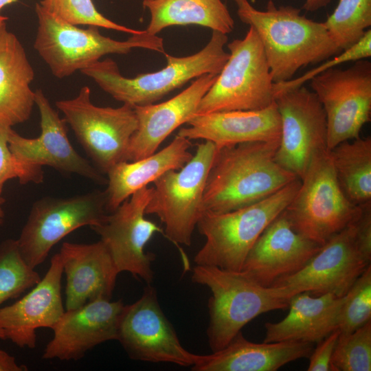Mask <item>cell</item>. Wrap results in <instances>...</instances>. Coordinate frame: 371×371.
Returning <instances> with one entry per match:
<instances>
[{"label": "cell", "mask_w": 371, "mask_h": 371, "mask_svg": "<svg viewBox=\"0 0 371 371\" xmlns=\"http://www.w3.org/2000/svg\"><path fill=\"white\" fill-rule=\"evenodd\" d=\"M300 12L291 5L278 7L272 0L263 11L251 4L238 8L240 20L253 27L260 37L274 83L289 80L300 68L342 52L323 23Z\"/></svg>", "instance_id": "cell-2"}, {"label": "cell", "mask_w": 371, "mask_h": 371, "mask_svg": "<svg viewBox=\"0 0 371 371\" xmlns=\"http://www.w3.org/2000/svg\"><path fill=\"white\" fill-rule=\"evenodd\" d=\"M332 0H306L302 9L313 12L326 7Z\"/></svg>", "instance_id": "cell-39"}, {"label": "cell", "mask_w": 371, "mask_h": 371, "mask_svg": "<svg viewBox=\"0 0 371 371\" xmlns=\"http://www.w3.org/2000/svg\"><path fill=\"white\" fill-rule=\"evenodd\" d=\"M117 340L134 360L192 367L201 357L181 345L151 284H147L136 302L124 305Z\"/></svg>", "instance_id": "cell-14"}, {"label": "cell", "mask_w": 371, "mask_h": 371, "mask_svg": "<svg viewBox=\"0 0 371 371\" xmlns=\"http://www.w3.org/2000/svg\"><path fill=\"white\" fill-rule=\"evenodd\" d=\"M192 146L191 140L177 135L168 146L150 156L115 165L106 173L107 212H113L133 194L167 171L181 169L193 156L189 150Z\"/></svg>", "instance_id": "cell-27"}, {"label": "cell", "mask_w": 371, "mask_h": 371, "mask_svg": "<svg viewBox=\"0 0 371 371\" xmlns=\"http://www.w3.org/2000/svg\"><path fill=\"white\" fill-rule=\"evenodd\" d=\"M279 142L216 147L203 192V211L224 213L249 206L298 179L276 162Z\"/></svg>", "instance_id": "cell-1"}, {"label": "cell", "mask_w": 371, "mask_h": 371, "mask_svg": "<svg viewBox=\"0 0 371 371\" xmlns=\"http://www.w3.org/2000/svg\"><path fill=\"white\" fill-rule=\"evenodd\" d=\"M192 281L206 286L210 322L207 336L212 352L225 347L242 328L258 315L288 308L297 293L284 285L263 286L242 271L196 265Z\"/></svg>", "instance_id": "cell-3"}, {"label": "cell", "mask_w": 371, "mask_h": 371, "mask_svg": "<svg viewBox=\"0 0 371 371\" xmlns=\"http://www.w3.org/2000/svg\"><path fill=\"white\" fill-rule=\"evenodd\" d=\"M339 330L335 329L324 339L317 343L309 358L308 371H331L330 361L335 350Z\"/></svg>", "instance_id": "cell-37"}, {"label": "cell", "mask_w": 371, "mask_h": 371, "mask_svg": "<svg viewBox=\"0 0 371 371\" xmlns=\"http://www.w3.org/2000/svg\"><path fill=\"white\" fill-rule=\"evenodd\" d=\"M17 1V0H0V26L5 23V21L8 19V17L6 16H4L3 15L1 14V9L8 5V4H10L12 3H14V2H16Z\"/></svg>", "instance_id": "cell-40"}, {"label": "cell", "mask_w": 371, "mask_h": 371, "mask_svg": "<svg viewBox=\"0 0 371 371\" xmlns=\"http://www.w3.org/2000/svg\"><path fill=\"white\" fill-rule=\"evenodd\" d=\"M38 3L50 12L75 25L100 27L131 34L143 32L120 25L105 17L98 11L92 0H41Z\"/></svg>", "instance_id": "cell-34"}, {"label": "cell", "mask_w": 371, "mask_h": 371, "mask_svg": "<svg viewBox=\"0 0 371 371\" xmlns=\"http://www.w3.org/2000/svg\"><path fill=\"white\" fill-rule=\"evenodd\" d=\"M313 344L304 341L255 343L239 332L223 348L201 355L195 371H276L293 361L308 358Z\"/></svg>", "instance_id": "cell-25"}, {"label": "cell", "mask_w": 371, "mask_h": 371, "mask_svg": "<svg viewBox=\"0 0 371 371\" xmlns=\"http://www.w3.org/2000/svg\"><path fill=\"white\" fill-rule=\"evenodd\" d=\"M58 253L66 276V311L99 299L111 300L120 273L101 240L65 242Z\"/></svg>", "instance_id": "cell-22"}, {"label": "cell", "mask_w": 371, "mask_h": 371, "mask_svg": "<svg viewBox=\"0 0 371 371\" xmlns=\"http://www.w3.org/2000/svg\"><path fill=\"white\" fill-rule=\"evenodd\" d=\"M153 187L145 186L124 201L99 225L91 227L104 244L119 273L126 271L147 284L154 279L151 263L155 256L146 253V245L163 230L145 218Z\"/></svg>", "instance_id": "cell-16"}, {"label": "cell", "mask_w": 371, "mask_h": 371, "mask_svg": "<svg viewBox=\"0 0 371 371\" xmlns=\"http://www.w3.org/2000/svg\"><path fill=\"white\" fill-rule=\"evenodd\" d=\"M34 268L23 259L16 240L6 239L0 244V308L41 280Z\"/></svg>", "instance_id": "cell-31"}, {"label": "cell", "mask_w": 371, "mask_h": 371, "mask_svg": "<svg viewBox=\"0 0 371 371\" xmlns=\"http://www.w3.org/2000/svg\"><path fill=\"white\" fill-rule=\"evenodd\" d=\"M284 212L293 228L320 245L359 214L361 206L345 195L337 181L329 150L311 163Z\"/></svg>", "instance_id": "cell-8"}, {"label": "cell", "mask_w": 371, "mask_h": 371, "mask_svg": "<svg viewBox=\"0 0 371 371\" xmlns=\"http://www.w3.org/2000/svg\"><path fill=\"white\" fill-rule=\"evenodd\" d=\"M331 371L371 370V321L339 335L330 361Z\"/></svg>", "instance_id": "cell-32"}, {"label": "cell", "mask_w": 371, "mask_h": 371, "mask_svg": "<svg viewBox=\"0 0 371 371\" xmlns=\"http://www.w3.org/2000/svg\"><path fill=\"white\" fill-rule=\"evenodd\" d=\"M227 40V34L212 30L209 42L199 52L183 57L166 53L164 68L132 78L123 76L116 63L109 58L80 71L123 104L133 106L154 104L194 78L207 74H218L229 56L224 50Z\"/></svg>", "instance_id": "cell-4"}, {"label": "cell", "mask_w": 371, "mask_h": 371, "mask_svg": "<svg viewBox=\"0 0 371 371\" xmlns=\"http://www.w3.org/2000/svg\"><path fill=\"white\" fill-rule=\"evenodd\" d=\"M0 339H3V340L5 339L4 334H3V331L1 329H0Z\"/></svg>", "instance_id": "cell-43"}, {"label": "cell", "mask_w": 371, "mask_h": 371, "mask_svg": "<svg viewBox=\"0 0 371 371\" xmlns=\"http://www.w3.org/2000/svg\"><path fill=\"white\" fill-rule=\"evenodd\" d=\"M38 27L34 48L58 78L72 75L110 54H124L134 48L165 54L164 40L145 30L120 41L104 36L98 27H78L44 8L35 5Z\"/></svg>", "instance_id": "cell-5"}, {"label": "cell", "mask_w": 371, "mask_h": 371, "mask_svg": "<svg viewBox=\"0 0 371 371\" xmlns=\"http://www.w3.org/2000/svg\"><path fill=\"white\" fill-rule=\"evenodd\" d=\"M5 200L3 197L0 196V225L3 223L4 219V211L2 208V205L4 203Z\"/></svg>", "instance_id": "cell-41"}, {"label": "cell", "mask_w": 371, "mask_h": 371, "mask_svg": "<svg viewBox=\"0 0 371 371\" xmlns=\"http://www.w3.org/2000/svg\"><path fill=\"white\" fill-rule=\"evenodd\" d=\"M371 56V30H367L363 36L356 44L341 53L335 55L333 58H328L324 63L313 69L307 71L304 75L295 79L274 83L273 91L275 98L280 93L300 87L321 72L338 65L347 63L366 59Z\"/></svg>", "instance_id": "cell-35"}, {"label": "cell", "mask_w": 371, "mask_h": 371, "mask_svg": "<svg viewBox=\"0 0 371 371\" xmlns=\"http://www.w3.org/2000/svg\"><path fill=\"white\" fill-rule=\"evenodd\" d=\"M217 76L214 74H204L167 101L134 106L138 126L130 140L126 161L141 159L157 152L175 129L195 115L201 100Z\"/></svg>", "instance_id": "cell-21"}, {"label": "cell", "mask_w": 371, "mask_h": 371, "mask_svg": "<svg viewBox=\"0 0 371 371\" xmlns=\"http://www.w3.org/2000/svg\"><path fill=\"white\" fill-rule=\"evenodd\" d=\"M281 133L275 159L301 179L327 147V122L322 104L304 85L275 98Z\"/></svg>", "instance_id": "cell-15"}, {"label": "cell", "mask_w": 371, "mask_h": 371, "mask_svg": "<svg viewBox=\"0 0 371 371\" xmlns=\"http://www.w3.org/2000/svg\"><path fill=\"white\" fill-rule=\"evenodd\" d=\"M323 24L341 51L356 44L371 25V0H339Z\"/></svg>", "instance_id": "cell-30"}, {"label": "cell", "mask_w": 371, "mask_h": 371, "mask_svg": "<svg viewBox=\"0 0 371 371\" xmlns=\"http://www.w3.org/2000/svg\"><path fill=\"white\" fill-rule=\"evenodd\" d=\"M177 135L214 142L216 147L254 141L279 140L281 121L276 102L260 110L194 115Z\"/></svg>", "instance_id": "cell-23"}, {"label": "cell", "mask_w": 371, "mask_h": 371, "mask_svg": "<svg viewBox=\"0 0 371 371\" xmlns=\"http://www.w3.org/2000/svg\"><path fill=\"white\" fill-rule=\"evenodd\" d=\"M229 56L201 100L195 115L260 110L275 102L270 69L260 37L249 28L242 39L228 43Z\"/></svg>", "instance_id": "cell-7"}, {"label": "cell", "mask_w": 371, "mask_h": 371, "mask_svg": "<svg viewBox=\"0 0 371 371\" xmlns=\"http://www.w3.org/2000/svg\"><path fill=\"white\" fill-rule=\"evenodd\" d=\"M216 150L214 142L204 140L181 169L167 171L153 182L146 214L158 216L165 226L164 235L177 246H190L192 243L204 212L203 192Z\"/></svg>", "instance_id": "cell-9"}, {"label": "cell", "mask_w": 371, "mask_h": 371, "mask_svg": "<svg viewBox=\"0 0 371 371\" xmlns=\"http://www.w3.org/2000/svg\"><path fill=\"white\" fill-rule=\"evenodd\" d=\"M34 71L18 38L0 26V124L10 126L27 121L32 111Z\"/></svg>", "instance_id": "cell-26"}, {"label": "cell", "mask_w": 371, "mask_h": 371, "mask_svg": "<svg viewBox=\"0 0 371 371\" xmlns=\"http://www.w3.org/2000/svg\"><path fill=\"white\" fill-rule=\"evenodd\" d=\"M121 300L99 299L65 311L52 328L54 337L47 344L45 359L78 360L96 346L117 340Z\"/></svg>", "instance_id": "cell-19"}, {"label": "cell", "mask_w": 371, "mask_h": 371, "mask_svg": "<svg viewBox=\"0 0 371 371\" xmlns=\"http://www.w3.org/2000/svg\"><path fill=\"white\" fill-rule=\"evenodd\" d=\"M150 14L145 30L157 35L173 25H197L225 34L234 27V21L221 0H144Z\"/></svg>", "instance_id": "cell-28"}, {"label": "cell", "mask_w": 371, "mask_h": 371, "mask_svg": "<svg viewBox=\"0 0 371 371\" xmlns=\"http://www.w3.org/2000/svg\"><path fill=\"white\" fill-rule=\"evenodd\" d=\"M56 106L101 172L106 174L117 164L126 161L130 140L138 126L134 106H95L87 86L75 98L57 101Z\"/></svg>", "instance_id": "cell-10"}, {"label": "cell", "mask_w": 371, "mask_h": 371, "mask_svg": "<svg viewBox=\"0 0 371 371\" xmlns=\"http://www.w3.org/2000/svg\"><path fill=\"white\" fill-rule=\"evenodd\" d=\"M10 128L0 124V196L5 183L10 179H18L21 184L39 183L43 180L42 168L24 165L10 151L8 145Z\"/></svg>", "instance_id": "cell-36"}, {"label": "cell", "mask_w": 371, "mask_h": 371, "mask_svg": "<svg viewBox=\"0 0 371 371\" xmlns=\"http://www.w3.org/2000/svg\"><path fill=\"white\" fill-rule=\"evenodd\" d=\"M107 214L104 190L67 197H43L32 205L16 240L19 251L35 269L64 237L81 227L100 225Z\"/></svg>", "instance_id": "cell-11"}, {"label": "cell", "mask_w": 371, "mask_h": 371, "mask_svg": "<svg viewBox=\"0 0 371 371\" xmlns=\"http://www.w3.org/2000/svg\"><path fill=\"white\" fill-rule=\"evenodd\" d=\"M63 274L60 256L56 253L44 277L30 292L16 302L0 308V329L5 339L20 348H34L36 330L54 327L65 311L61 294Z\"/></svg>", "instance_id": "cell-20"}, {"label": "cell", "mask_w": 371, "mask_h": 371, "mask_svg": "<svg viewBox=\"0 0 371 371\" xmlns=\"http://www.w3.org/2000/svg\"><path fill=\"white\" fill-rule=\"evenodd\" d=\"M345 295L302 292L290 300L287 315L265 324L264 342L304 341L317 344L338 328Z\"/></svg>", "instance_id": "cell-24"}, {"label": "cell", "mask_w": 371, "mask_h": 371, "mask_svg": "<svg viewBox=\"0 0 371 371\" xmlns=\"http://www.w3.org/2000/svg\"><path fill=\"white\" fill-rule=\"evenodd\" d=\"M40 114L41 134L36 138L20 135L12 128L8 145L16 159L30 167L47 166L67 174H76L99 184H106L101 172L74 148L67 133V122L52 107L43 91H34Z\"/></svg>", "instance_id": "cell-17"}, {"label": "cell", "mask_w": 371, "mask_h": 371, "mask_svg": "<svg viewBox=\"0 0 371 371\" xmlns=\"http://www.w3.org/2000/svg\"><path fill=\"white\" fill-rule=\"evenodd\" d=\"M24 366L19 365L16 359L5 350H0V371L27 370Z\"/></svg>", "instance_id": "cell-38"}, {"label": "cell", "mask_w": 371, "mask_h": 371, "mask_svg": "<svg viewBox=\"0 0 371 371\" xmlns=\"http://www.w3.org/2000/svg\"><path fill=\"white\" fill-rule=\"evenodd\" d=\"M357 218L324 243L300 271L273 285L287 286L297 293L344 296L371 261V248L359 236Z\"/></svg>", "instance_id": "cell-13"}, {"label": "cell", "mask_w": 371, "mask_h": 371, "mask_svg": "<svg viewBox=\"0 0 371 371\" xmlns=\"http://www.w3.org/2000/svg\"><path fill=\"white\" fill-rule=\"evenodd\" d=\"M234 1L236 3L238 8H244L250 4L248 0H234Z\"/></svg>", "instance_id": "cell-42"}, {"label": "cell", "mask_w": 371, "mask_h": 371, "mask_svg": "<svg viewBox=\"0 0 371 371\" xmlns=\"http://www.w3.org/2000/svg\"><path fill=\"white\" fill-rule=\"evenodd\" d=\"M300 182L296 179L272 195L234 211H204L196 226L205 242L194 256L196 265L241 271L249 250L291 201Z\"/></svg>", "instance_id": "cell-6"}, {"label": "cell", "mask_w": 371, "mask_h": 371, "mask_svg": "<svg viewBox=\"0 0 371 371\" xmlns=\"http://www.w3.org/2000/svg\"><path fill=\"white\" fill-rule=\"evenodd\" d=\"M348 141L337 144L329 154L344 193L361 206L371 203V137Z\"/></svg>", "instance_id": "cell-29"}, {"label": "cell", "mask_w": 371, "mask_h": 371, "mask_svg": "<svg viewBox=\"0 0 371 371\" xmlns=\"http://www.w3.org/2000/svg\"><path fill=\"white\" fill-rule=\"evenodd\" d=\"M310 80L326 114L328 150L360 137L370 121L371 63L362 59L346 69L329 68Z\"/></svg>", "instance_id": "cell-12"}, {"label": "cell", "mask_w": 371, "mask_h": 371, "mask_svg": "<svg viewBox=\"0 0 371 371\" xmlns=\"http://www.w3.org/2000/svg\"><path fill=\"white\" fill-rule=\"evenodd\" d=\"M371 321V265L345 295L339 318L340 334H348Z\"/></svg>", "instance_id": "cell-33"}, {"label": "cell", "mask_w": 371, "mask_h": 371, "mask_svg": "<svg viewBox=\"0 0 371 371\" xmlns=\"http://www.w3.org/2000/svg\"><path fill=\"white\" fill-rule=\"evenodd\" d=\"M321 246L297 232L283 211L258 238L241 271L263 286H273L300 271Z\"/></svg>", "instance_id": "cell-18"}]
</instances>
